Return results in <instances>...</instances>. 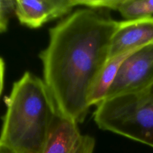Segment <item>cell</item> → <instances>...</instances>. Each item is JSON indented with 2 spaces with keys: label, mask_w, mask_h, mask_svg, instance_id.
Instances as JSON below:
<instances>
[{
  "label": "cell",
  "mask_w": 153,
  "mask_h": 153,
  "mask_svg": "<svg viewBox=\"0 0 153 153\" xmlns=\"http://www.w3.org/2000/svg\"><path fill=\"white\" fill-rule=\"evenodd\" d=\"M119 21L97 11L79 9L49 30L47 47L40 54L43 82L58 113L83 123L88 96L109 57L111 37Z\"/></svg>",
  "instance_id": "6da1fadb"
},
{
  "label": "cell",
  "mask_w": 153,
  "mask_h": 153,
  "mask_svg": "<svg viewBox=\"0 0 153 153\" xmlns=\"http://www.w3.org/2000/svg\"><path fill=\"white\" fill-rule=\"evenodd\" d=\"M0 143L16 153H43L58 114L43 80L26 72L5 99Z\"/></svg>",
  "instance_id": "7a4b0ae2"
},
{
  "label": "cell",
  "mask_w": 153,
  "mask_h": 153,
  "mask_svg": "<svg viewBox=\"0 0 153 153\" xmlns=\"http://www.w3.org/2000/svg\"><path fill=\"white\" fill-rule=\"evenodd\" d=\"M94 120L100 129L153 148V83L137 92L105 100L97 105Z\"/></svg>",
  "instance_id": "3957f363"
},
{
  "label": "cell",
  "mask_w": 153,
  "mask_h": 153,
  "mask_svg": "<svg viewBox=\"0 0 153 153\" xmlns=\"http://www.w3.org/2000/svg\"><path fill=\"white\" fill-rule=\"evenodd\" d=\"M153 83V43L134 51L123 62L106 99L145 89Z\"/></svg>",
  "instance_id": "277c9868"
},
{
  "label": "cell",
  "mask_w": 153,
  "mask_h": 153,
  "mask_svg": "<svg viewBox=\"0 0 153 153\" xmlns=\"http://www.w3.org/2000/svg\"><path fill=\"white\" fill-rule=\"evenodd\" d=\"M77 5V0H16L14 13L22 25L37 28L64 16Z\"/></svg>",
  "instance_id": "5b68a950"
},
{
  "label": "cell",
  "mask_w": 153,
  "mask_h": 153,
  "mask_svg": "<svg viewBox=\"0 0 153 153\" xmlns=\"http://www.w3.org/2000/svg\"><path fill=\"white\" fill-rule=\"evenodd\" d=\"M153 43V16L119 21L111 37L108 59Z\"/></svg>",
  "instance_id": "8992f818"
},
{
  "label": "cell",
  "mask_w": 153,
  "mask_h": 153,
  "mask_svg": "<svg viewBox=\"0 0 153 153\" xmlns=\"http://www.w3.org/2000/svg\"><path fill=\"white\" fill-rule=\"evenodd\" d=\"M77 3L91 9L117 10L126 20L153 16V0H77Z\"/></svg>",
  "instance_id": "52a82bcc"
},
{
  "label": "cell",
  "mask_w": 153,
  "mask_h": 153,
  "mask_svg": "<svg viewBox=\"0 0 153 153\" xmlns=\"http://www.w3.org/2000/svg\"><path fill=\"white\" fill-rule=\"evenodd\" d=\"M136 50L137 49L125 52L108 60L90 89L88 96V104L89 107L98 105L105 100L121 64Z\"/></svg>",
  "instance_id": "ba28073f"
},
{
  "label": "cell",
  "mask_w": 153,
  "mask_h": 153,
  "mask_svg": "<svg viewBox=\"0 0 153 153\" xmlns=\"http://www.w3.org/2000/svg\"><path fill=\"white\" fill-rule=\"evenodd\" d=\"M15 1L0 0V33L7 30L9 17L14 12Z\"/></svg>",
  "instance_id": "9c48e42d"
},
{
  "label": "cell",
  "mask_w": 153,
  "mask_h": 153,
  "mask_svg": "<svg viewBox=\"0 0 153 153\" xmlns=\"http://www.w3.org/2000/svg\"><path fill=\"white\" fill-rule=\"evenodd\" d=\"M4 63L1 58H0V95L3 89L4 85Z\"/></svg>",
  "instance_id": "30bf717a"
},
{
  "label": "cell",
  "mask_w": 153,
  "mask_h": 153,
  "mask_svg": "<svg viewBox=\"0 0 153 153\" xmlns=\"http://www.w3.org/2000/svg\"><path fill=\"white\" fill-rule=\"evenodd\" d=\"M0 153H16L12 149L0 143Z\"/></svg>",
  "instance_id": "8fae6325"
}]
</instances>
